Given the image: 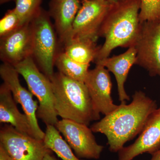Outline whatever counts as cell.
I'll list each match as a JSON object with an SVG mask.
<instances>
[{"label": "cell", "instance_id": "6da1fadb", "mask_svg": "<svg viewBox=\"0 0 160 160\" xmlns=\"http://www.w3.org/2000/svg\"><path fill=\"white\" fill-rule=\"evenodd\" d=\"M132 98L130 104L121 103L90 128L93 132L106 136L112 152H118L127 142L140 134L150 115L157 109L155 101L142 91L136 92Z\"/></svg>", "mask_w": 160, "mask_h": 160}, {"label": "cell", "instance_id": "7a4b0ae2", "mask_svg": "<svg viewBox=\"0 0 160 160\" xmlns=\"http://www.w3.org/2000/svg\"><path fill=\"white\" fill-rule=\"evenodd\" d=\"M140 0H122L112 3L100 28L99 37L105 38L94 62L109 57L118 47H131L140 29Z\"/></svg>", "mask_w": 160, "mask_h": 160}, {"label": "cell", "instance_id": "3957f363", "mask_svg": "<svg viewBox=\"0 0 160 160\" xmlns=\"http://www.w3.org/2000/svg\"><path fill=\"white\" fill-rule=\"evenodd\" d=\"M58 116L89 126L100 119L85 83L72 79L59 72L50 79Z\"/></svg>", "mask_w": 160, "mask_h": 160}, {"label": "cell", "instance_id": "277c9868", "mask_svg": "<svg viewBox=\"0 0 160 160\" xmlns=\"http://www.w3.org/2000/svg\"><path fill=\"white\" fill-rule=\"evenodd\" d=\"M32 29V57L40 71L49 79L58 54L57 32L48 11L41 8L30 22Z\"/></svg>", "mask_w": 160, "mask_h": 160}, {"label": "cell", "instance_id": "5b68a950", "mask_svg": "<svg viewBox=\"0 0 160 160\" xmlns=\"http://www.w3.org/2000/svg\"><path fill=\"white\" fill-rule=\"evenodd\" d=\"M14 67L24 78L29 90L38 99L37 116L47 125L55 126L59 121L54 106L51 80L38 68L32 57L26 58Z\"/></svg>", "mask_w": 160, "mask_h": 160}, {"label": "cell", "instance_id": "8992f818", "mask_svg": "<svg viewBox=\"0 0 160 160\" xmlns=\"http://www.w3.org/2000/svg\"><path fill=\"white\" fill-rule=\"evenodd\" d=\"M0 146L12 160H43L46 153L52 151L46 148L43 140L22 133L7 124L1 127Z\"/></svg>", "mask_w": 160, "mask_h": 160}, {"label": "cell", "instance_id": "52a82bcc", "mask_svg": "<svg viewBox=\"0 0 160 160\" xmlns=\"http://www.w3.org/2000/svg\"><path fill=\"white\" fill-rule=\"evenodd\" d=\"M81 2L66 42L77 38L90 39L96 42L100 28L112 4L107 0H81Z\"/></svg>", "mask_w": 160, "mask_h": 160}, {"label": "cell", "instance_id": "ba28073f", "mask_svg": "<svg viewBox=\"0 0 160 160\" xmlns=\"http://www.w3.org/2000/svg\"><path fill=\"white\" fill-rule=\"evenodd\" d=\"M135 64L147 70L151 76H160V22L141 23L134 45Z\"/></svg>", "mask_w": 160, "mask_h": 160}, {"label": "cell", "instance_id": "9c48e42d", "mask_svg": "<svg viewBox=\"0 0 160 160\" xmlns=\"http://www.w3.org/2000/svg\"><path fill=\"white\" fill-rule=\"evenodd\" d=\"M56 128L62 135L65 140L76 155L79 158H99L104 146L99 145L88 126L72 121L62 119L58 121Z\"/></svg>", "mask_w": 160, "mask_h": 160}, {"label": "cell", "instance_id": "30bf717a", "mask_svg": "<svg viewBox=\"0 0 160 160\" xmlns=\"http://www.w3.org/2000/svg\"><path fill=\"white\" fill-rule=\"evenodd\" d=\"M19 75L12 65L3 63L0 66V76L3 83L10 89L16 102L21 105L29 119L34 138L43 140L45 132L39 126L37 116L38 102L33 99V95L31 92L21 85Z\"/></svg>", "mask_w": 160, "mask_h": 160}, {"label": "cell", "instance_id": "8fae6325", "mask_svg": "<svg viewBox=\"0 0 160 160\" xmlns=\"http://www.w3.org/2000/svg\"><path fill=\"white\" fill-rule=\"evenodd\" d=\"M84 83L99 114L107 115L118 107L112 98L111 78L109 70L104 66L96 65L94 69L89 70Z\"/></svg>", "mask_w": 160, "mask_h": 160}, {"label": "cell", "instance_id": "7c38bea8", "mask_svg": "<svg viewBox=\"0 0 160 160\" xmlns=\"http://www.w3.org/2000/svg\"><path fill=\"white\" fill-rule=\"evenodd\" d=\"M32 29L30 22L1 38L0 58L3 63L14 66L32 56Z\"/></svg>", "mask_w": 160, "mask_h": 160}, {"label": "cell", "instance_id": "4fadbf2b", "mask_svg": "<svg viewBox=\"0 0 160 160\" xmlns=\"http://www.w3.org/2000/svg\"><path fill=\"white\" fill-rule=\"evenodd\" d=\"M160 149V108L149 117L133 144L118 151V160H132L143 153L152 155Z\"/></svg>", "mask_w": 160, "mask_h": 160}, {"label": "cell", "instance_id": "5bb4252c", "mask_svg": "<svg viewBox=\"0 0 160 160\" xmlns=\"http://www.w3.org/2000/svg\"><path fill=\"white\" fill-rule=\"evenodd\" d=\"M81 5V0H50L49 2L48 12L54 20L55 29L63 45L69 40Z\"/></svg>", "mask_w": 160, "mask_h": 160}, {"label": "cell", "instance_id": "9a60e30c", "mask_svg": "<svg viewBox=\"0 0 160 160\" xmlns=\"http://www.w3.org/2000/svg\"><path fill=\"white\" fill-rule=\"evenodd\" d=\"M136 54L135 48L131 46L122 54L108 57L95 62L96 65L104 66L114 74L117 82L119 100L121 103H126V100H129L124 86L129 70L135 64Z\"/></svg>", "mask_w": 160, "mask_h": 160}, {"label": "cell", "instance_id": "2e32d148", "mask_svg": "<svg viewBox=\"0 0 160 160\" xmlns=\"http://www.w3.org/2000/svg\"><path fill=\"white\" fill-rule=\"evenodd\" d=\"M10 89L3 83L0 86V122L9 124L18 131L34 138L29 119L18 109Z\"/></svg>", "mask_w": 160, "mask_h": 160}, {"label": "cell", "instance_id": "e0dca14e", "mask_svg": "<svg viewBox=\"0 0 160 160\" xmlns=\"http://www.w3.org/2000/svg\"><path fill=\"white\" fill-rule=\"evenodd\" d=\"M64 52L72 59L81 64L89 65L94 62L100 47L96 42L88 38L69 40L64 44Z\"/></svg>", "mask_w": 160, "mask_h": 160}, {"label": "cell", "instance_id": "ac0fdd59", "mask_svg": "<svg viewBox=\"0 0 160 160\" xmlns=\"http://www.w3.org/2000/svg\"><path fill=\"white\" fill-rule=\"evenodd\" d=\"M44 137L46 148L54 152L62 160H82L73 153L72 149L64 139L55 126L47 125Z\"/></svg>", "mask_w": 160, "mask_h": 160}, {"label": "cell", "instance_id": "d6986e66", "mask_svg": "<svg viewBox=\"0 0 160 160\" xmlns=\"http://www.w3.org/2000/svg\"><path fill=\"white\" fill-rule=\"evenodd\" d=\"M89 66L72 59L64 51L58 53L55 62L58 72L67 77L84 83L89 71Z\"/></svg>", "mask_w": 160, "mask_h": 160}, {"label": "cell", "instance_id": "ffe728a7", "mask_svg": "<svg viewBox=\"0 0 160 160\" xmlns=\"http://www.w3.org/2000/svg\"><path fill=\"white\" fill-rule=\"evenodd\" d=\"M42 0H15L14 9L22 24L30 23L41 9Z\"/></svg>", "mask_w": 160, "mask_h": 160}, {"label": "cell", "instance_id": "44dd1931", "mask_svg": "<svg viewBox=\"0 0 160 160\" xmlns=\"http://www.w3.org/2000/svg\"><path fill=\"white\" fill-rule=\"evenodd\" d=\"M140 22H160V0H140Z\"/></svg>", "mask_w": 160, "mask_h": 160}, {"label": "cell", "instance_id": "7402d4cb", "mask_svg": "<svg viewBox=\"0 0 160 160\" xmlns=\"http://www.w3.org/2000/svg\"><path fill=\"white\" fill-rule=\"evenodd\" d=\"M22 25L14 8L9 9L0 20V38L8 35Z\"/></svg>", "mask_w": 160, "mask_h": 160}, {"label": "cell", "instance_id": "603a6c76", "mask_svg": "<svg viewBox=\"0 0 160 160\" xmlns=\"http://www.w3.org/2000/svg\"><path fill=\"white\" fill-rule=\"evenodd\" d=\"M0 160H12L2 146H0Z\"/></svg>", "mask_w": 160, "mask_h": 160}, {"label": "cell", "instance_id": "cb8c5ba5", "mask_svg": "<svg viewBox=\"0 0 160 160\" xmlns=\"http://www.w3.org/2000/svg\"><path fill=\"white\" fill-rule=\"evenodd\" d=\"M52 151L46 153L43 160H59L52 154Z\"/></svg>", "mask_w": 160, "mask_h": 160}, {"label": "cell", "instance_id": "d4e9b609", "mask_svg": "<svg viewBox=\"0 0 160 160\" xmlns=\"http://www.w3.org/2000/svg\"><path fill=\"white\" fill-rule=\"evenodd\" d=\"M152 158L150 160H160V149L152 155Z\"/></svg>", "mask_w": 160, "mask_h": 160}, {"label": "cell", "instance_id": "484cf974", "mask_svg": "<svg viewBox=\"0 0 160 160\" xmlns=\"http://www.w3.org/2000/svg\"><path fill=\"white\" fill-rule=\"evenodd\" d=\"M107 1L111 3H115L122 1V0H107Z\"/></svg>", "mask_w": 160, "mask_h": 160}, {"label": "cell", "instance_id": "4316f807", "mask_svg": "<svg viewBox=\"0 0 160 160\" xmlns=\"http://www.w3.org/2000/svg\"><path fill=\"white\" fill-rule=\"evenodd\" d=\"M10 0H0V4H5V3L8 2Z\"/></svg>", "mask_w": 160, "mask_h": 160}]
</instances>
